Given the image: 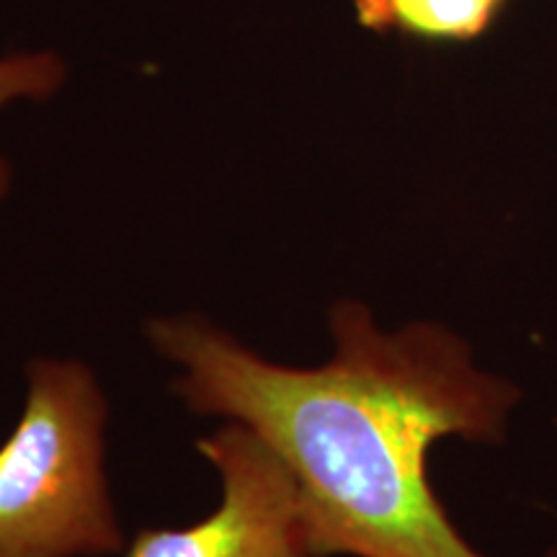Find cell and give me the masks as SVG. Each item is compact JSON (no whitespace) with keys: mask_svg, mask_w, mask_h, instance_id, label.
<instances>
[{"mask_svg":"<svg viewBox=\"0 0 557 557\" xmlns=\"http://www.w3.org/2000/svg\"><path fill=\"white\" fill-rule=\"evenodd\" d=\"M333 357L274 364L205 320L163 318L150 341L184 369L194 413L233 418L282 457L299 485L318 557H487L436 496L431 449L444 438L496 447L511 436L521 387L480 367L447 325L382 331L372 310H331Z\"/></svg>","mask_w":557,"mask_h":557,"instance_id":"obj_1","label":"cell"},{"mask_svg":"<svg viewBox=\"0 0 557 557\" xmlns=\"http://www.w3.org/2000/svg\"><path fill=\"white\" fill-rule=\"evenodd\" d=\"M103 423L107 400L88 367L32 361L24 413L0 447V557L120 553Z\"/></svg>","mask_w":557,"mask_h":557,"instance_id":"obj_2","label":"cell"},{"mask_svg":"<svg viewBox=\"0 0 557 557\" xmlns=\"http://www.w3.org/2000/svg\"><path fill=\"white\" fill-rule=\"evenodd\" d=\"M197 449L220 472V506L191 527L143 529L127 557H318L297 480L253 429L227 423Z\"/></svg>","mask_w":557,"mask_h":557,"instance_id":"obj_3","label":"cell"},{"mask_svg":"<svg viewBox=\"0 0 557 557\" xmlns=\"http://www.w3.org/2000/svg\"><path fill=\"white\" fill-rule=\"evenodd\" d=\"M506 0H354L364 29L434 41H475L491 29Z\"/></svg>","mask_w":557,"mask_h":557,"instance_id":"obj_4","label":"cell"},{"mask_svg":"<svg viewBox=\"0 0 557 557\" xmlns=\"http://www.w3.org/2000/svg\"><path fill=\"white\" fill-rule=\"evenodd\" d=\"M62 62L50 52H21L0 58V109L21 99H47L60 88ZM11 169L0 158V197L9 194Z\"/></svg>","mask_w":557,"mask_h":557,"instance_id":"obj_5","label":"cell"}]
</instances>
